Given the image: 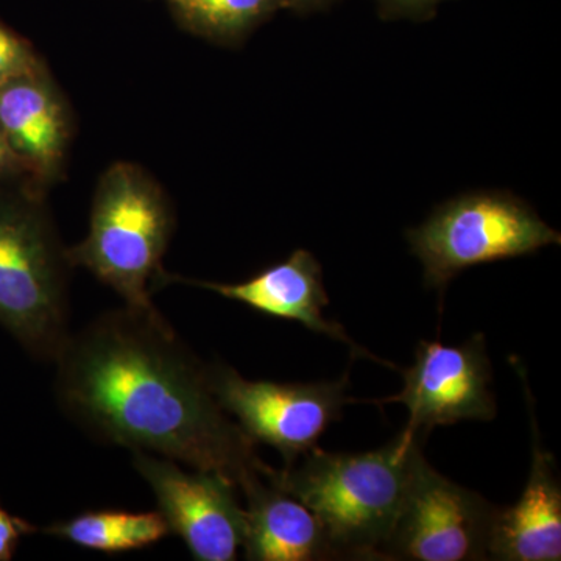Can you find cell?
I'll list each match as a JSON object with an SVG mask.
<instances>
[{"instance_id":"5b68a950","label":"cell","mask_w":561,"mask_h":561,"mask_svg":"<svg viewBox=\"0 0 561 561\" xmlns=\"http://www.w3.org/2000/svg\"><path fill=\"white\" fill-rule=\"evenodd\" d=\"M408 239L427 286L442 290L465 268L526 256L561 238L524 203L482 192L446 203Z\"/></svg>"},{"instance_id":"8fae6325","label":"cell","mask_w":561,"mask_h":561,"mask_svg":"<svg viewBox=\"0 0 561 561\" xmlns=\"http://www.w3.org/2000/svg\"><path fill=\"white\" fill-rule=\"evenodd\" d=\"M531 412V467L522 500L497 508L491 527L489 559L559 561L561 559V485L556 459L541 445Z\"/></svg>"},{"instance_id":"9a60e30c","label":"cell","mask_w":561,"mask_h":561,"mask_svg":"<svg viewBox=\"0 0 561 561\" xmlns=\"http://www.w3.org/2000/svg\"><path fill=\"white\" fill-rule=\"evenodd\" d=\"M192 31L214 39H236L264 20L278 0H171Z\"/></svg>"},{"instance_id":"ba28073f","label":"cell","mask_w":561,"mask_h":561,"mask_svg":"<svg viewBox=\"0 0 561 561\" xmlns=\"http://www.w3.org/2000/svg\"><path fill=\"white\" fill-rule=\"evenodd\" d=\"M133 467L149 483L161 515L192 559H236L242 548L245 508L230 479L144 451H133Z\"/></svg>"},{"instance_id":"4fadbf2b","label":"cell","mask_w":561,"mask_h":561,"mask_svg":"<svg viewBox=\"0 0 561 561\" xmlns=\"http://www.w3.org/2000/svg\"><path fill=\"white\" fill-rule=\"evenodd\" d=\"M0 128L25 169L38 176L58 171L69 139L68 114L41 70L0 88Z\"/></svg>"},{"instance_id":"e0dca14e","label":"cell","mask_w":561,"mask_h":561,"mask_svg":"<svg viewBox=\"0 0 561 561\" xmlns=\"http://www.w3.org/2000/svg\"><path fill=\"white\" fill-rule=\"evenodd\" d=\"M35 526L20 516L11 515L0 504V561H11L16 556L22 538L36 531Z\"/></svg>"},{"instance_id":"ac0fdd59","label":"cell","mask_w":561,"mask_h":561,"mask_svg":"<svg viewBox=\"0 0 561 561\" xmlns=\"http://www.w3.org/2000/svg\"><path fill=\"white\" fill-rule=\"evenodd\" d=\"M21 164L20 158L16 157L13 149L0 128V173L9 171L13 165Z\"/></svg>"},{"instance_id":"7a4b0ae2","label":"cell","mask_w":561,"mask_h":561,"mask_svg":"<svg viewBox=\"0 0 561 561\" xmlns=\"http://www.w3.org/2000/svg\"><path fill=\"white\" fill-rule=\"evenodd\" d=\"M427 434L402 431L376 451L327 453L319 446L264 478L319 516L337 559L383 560L408 489L416 446Z\"/></svg>"},{"instance_id":"30bf717a","label":"cell","mask_w":561,"mask_h":561,"mask_svg":"<svg viewBox=\"0 0 561 561\" xmlns=\"http://www.w3.org/2000/svg\"><path fill=\"white\" fill-rule=\"evenodd\" d=\"M172 280L216 291L220 297L242 302L273 319L298 321L317 334L345 343L356 356L375 359L357 343L351 341L341 324L324 319L323 309L330 305V298L324 290L320 264L309 251H294L286 261L265 268L243 283L221 284L165 275L162 286Z\"/></svg>"},{"instance_id":"2e32d148","label":"cell","mask_w":561,"mask_h":561,"mask_svg":"<svg viewBox=\"0 0 561 561\" xmlns=\"http://www.w3.org/2000/svg\"><path fill=\"white\" fill-rule=\"evenodd\" d=\"M35 72L39 65L27 44L0 25V88Z\"/></svg>"},{"instance_id":"277c9868","label":"cell","mask_w":561,"mask_h":561,"mask_svg":"<svg viewBox=\"0 0 561 561\" xmlns=\"http://www.w3.org/2000/svg\"><path fill=\"white\" fill-rule=\"evenodd\" d=\"M69 267L38 206L0 203V327L35 359H57L72 332Z\"/></svg>"},{"instance_id":"8992f818","label":"cell","mask_w":561,"mask_h":561,"mask_svg":"<svg viewBox=\"0 0 561 561\" xmlns=\"http://www.w3.org/2000/svg\"><path fill=\"white\" fill-rule=\"evenodd\" d=\"M496 505L435 471L416 446L408 489L383 559L468 561L489 559Z\"/></svg>"},{"instance_id":"ffe728a7","label":"cell","mask_w":561,"mask_h":561,"mask_svg":"<svg viewBox=\"0 0 561 561\" xmlns=\"http://www.w3.org/2000/svg\"><path fill=\"white\" fill-rule=\"evenodd\" d=\"M279 3H286V5L290 7H308L312 5V3L320 2V0H278Z\"/></svg>"},{"instance_id":"9c48e42d","label":"cell","mask_w":561,"mask_h":561,"mask_svg":"<svg viewBox=\"0 0 561 561\" xmlns=\"http://www.w3.org/2000/svg\"><path fill=\"white\" fill-rule=\"evenodd\" d=\"M483 335L461 345L420 342L415 362L404 371V387L394 397L373 402H401L408 408L409 434H430L435 426L459 421H490L496 416V401Z\"/></svg>"},{"instance_id":"6da1fadb","label":"cell","mask_w":561,"mask_h":561,"mask_svg":"<svg viewBox=\"0 0 561 561\" xmlns=\"http://www.w3.org/2000/svg\"><path fill=\"white\" fill-rule=\"evenodd\" d=\"M55 365V400L95 440L217 472L239 490L268 465L224 411L209 365L161 312L114 309L70 332Z\"/></svg>"},{"instance_id":"52a82bcc","label":"cell","mask_w":561,"mask_h":561,"mask_svg":"<svg viewBox=\"0 0 561 561\" xmlns=\"http://www.w3.org/2000/svg\"><path fill=\"white\" fill-rule=\"evenodd\" d=\"M210 389L224 411L254 443L272 446L286 465L316 448L321 435L341 420L348 398V375L337 381H250L234 368L209 365Z\"/></svg>"},{"instance_id":"7c38bea8","label":"cell","mask_w":561,"mask_h":561,"mask_svg":"<svg viewBox=\"0 0 561 561\" xmlns=\"http://www.w3.org/2000/svg\"><path fill=\"white\" fill-rule=\"evenodd\" d=\"M245 496L242 548L250 561L337 559L319 516L264 476L241 489Z\"/></svg>"},{"instance_id":"3957f363","label":"cell","mask_w":561,"mask_h":561,"mask_svg":"<svg viewBox=\"0 0 561 561\" xmlns=\"http://www.w3.org/2000/svg\"><path fill=\"white\" fill-rule=\"evenodd\" d=\"M172 230L171 206L157 183L135 164L117 162L99 183L90 232L68 250L69 264L90 271L130 308L160 312L151 291L168 275L162 257Z\"/></svg>"},{"instance_id":"d6986e66","label":"cell","mask_w":561,"mask_h":561,"mask_svg":"<svg viewBox=\"0 0 561 561\" xmlns=\"http://www.w3.org/2000/svg\"><path fill=\"white\" fill-rule=\"evenodd\" d=\"M386 2L401 10H421L434 5V3L440 2V0H386Z\"/></svg>"},{"instance_id":"5bb4252c","label":"cell","mask_w":561,"mask_h":561,"mask_svg":"<svg viewBox=\"0 0 561 561\" xmlns=\"http://www.w3.org/2000/svg\"><path fill=\"white\" fill-rule=\"evenodd\" d=\"M44 534L106 556L139 551L171 534L161 512L94 511L51 524Z\"/></svg>"}]
</instances>
